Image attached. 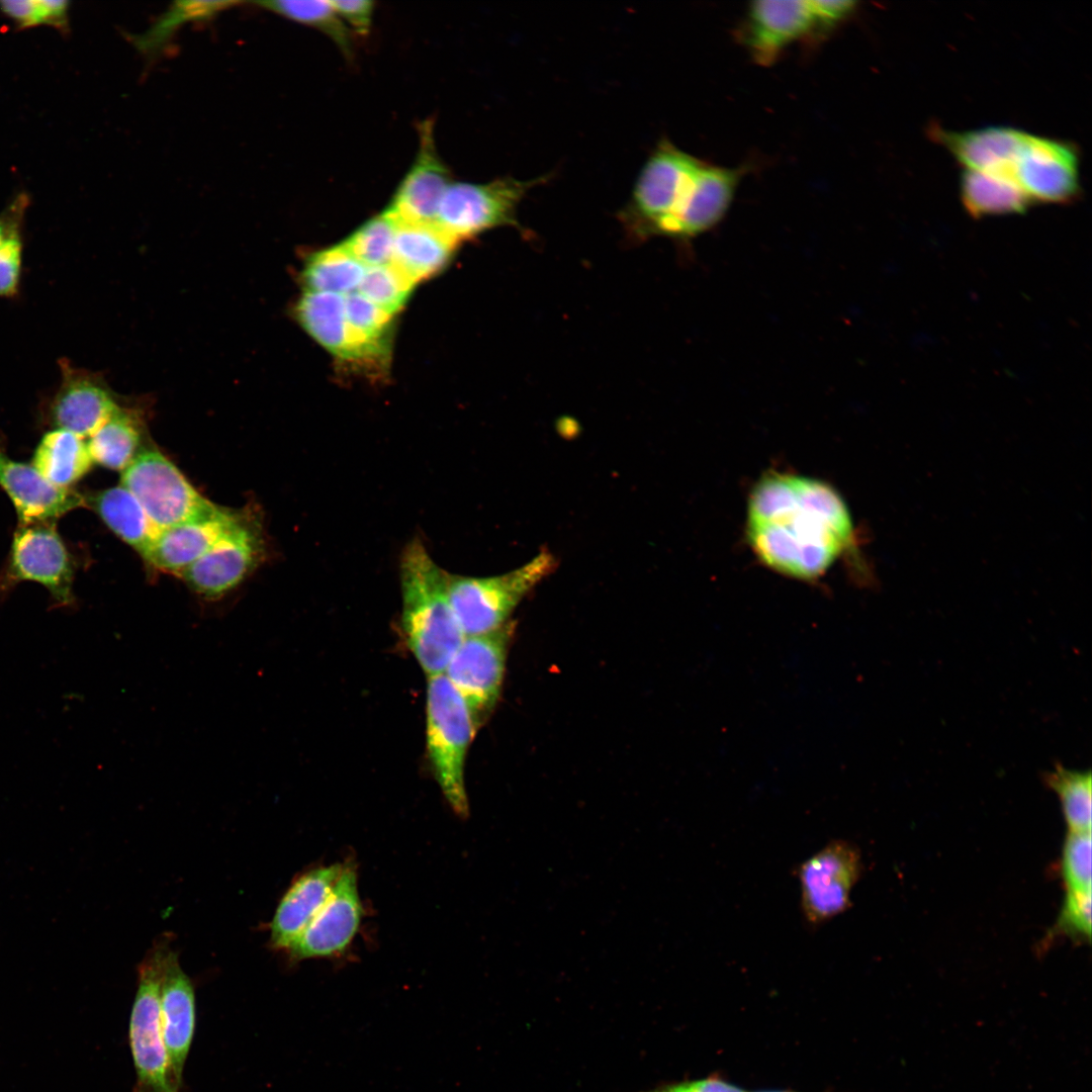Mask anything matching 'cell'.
Masks as SVG:
<instances>
[{
  "label": "cell",
  "instance_id": "1",
  "mask_svg": "<svg viewBox=\"0 0 1092 1092\" xmlns=\"http://www.w3.org/2000/svg\"><path fill=\"white\" fill-rule=\"evenodd\" d=\"M746 532L762 563L802 580L824 574L853 535L848 509L832 486L786 473L767 474L754 485Z\"/></svg>",
  "mask_w": 1092,
  "mask_h": 1092
},
{
  "label": "cell",
  "instance_id": "2",
  "mask_svg": "<svg viewBox=\"0 0 1092 1092\" xmlns=\"http://www.w3.org/2000/svg\"><path fill=\"white\" fill-rule=\"evenodd\" d=\"M399 578L400 625L407 648L427 676L443 674L465 637L446 596L444 569L415 539L400 557Z\"/></svg>",
  "mask_w": 1092,
  "mask_h": 1092
},
{
  "label": "cell",
  "instance_id": "3",
  "mask_svg": "<svg viewBox=\"0 0 1092 1092\" xmlns=\"http://www.w3.org/2000/svg\"><path fill=\"white\" fill-rule=\"evenodd\" d=\"M476 733L470 712L444 674L428 676L426 747L435 780L451 809L466 818L465 760Z\"/></svg>",
  "mask_w": 1092,
  "mask_h": 1092
},
{
  "label": "cell",
  "instance_id": "4",
  "mask_svg": "<svg viewBox=\"0 0 1092 1092\" xmlns=\"http://www.w3.org/2000/svg\"><path fill=\"white\" fill-rule=\"evenodd\" d=\"M556 565L542 551L525 565L505 574L472 577L444 570L445 592L464 636L483 634L509 622V617L540 580Z\"/></svg>",
  "mask_w": 1092,
  "mask_h": 1092
},
{
  "label": "cell",
  "instance_id": "5",
  "mask_svg": "<svg viewBox=\"0 0 1092 1092\" xmlns=\"http://www.w3.org/2000/svg\"><path fill=\"white\" fill-rule=\"evenodd\" d=\"M702 163L667 139L658 142L619 212L631 239L644 241L663 234Z\"/></svg>",
  "mask_w": 1092,
  "mask_h": 1092
},
{
  "label": "cell",
  "instance_id": "6",
  "mask_svg": "<svg viewBox=\"0 0 1092 1092\" xmlns=\"http://www.w3.org/2000/svg\"><path fill=\"white\" fill-rule=\"evenodd\" d=\"M169 949L161 940L138 970V990L131 1008L128 1039L136 1075L133 1092H179L173 1085L161 1023V981Z\"/></svg>",
  "mask_w": 1092,
  "mask_h": 1092
},
{
  "label": "cell",
  "instance_id": "7",
  "mask_svg": "<svg viewBox=\"0 0 1092 1092\" xmlns=\"http://www.w3.org/2000/svg\"><path fill=\"white\" fill-rule=\"evenodd\" d=\"M121 485L139 500L159 531L204 517L219 507L197 491L154 447H144L121 472Z\"/></svg>",
  "mask_w": 1092,
  "mask_h": 1092
},
{
  "label": "cell",
  "instance_id": "8",
  "mask_svg": "<svg viewBox=\"0 0 1092 1092\" xmlns=\"http://www.w3.org/2000/svg\"><path fill=\"white\" fill-rule=\"evenodd\" d=\"M548 176L519 180L511 176L486 183L453 181L447 188L435 222L460 242L499 226H519L518 205Z\"/></svg>",
  "mask_w": 1092,
  "mask_h": 1092
},
{
  "label": "cell",
  "instance_id": "9",
  "mask_svg": "<svg viewBox=\"0 0 1092 1092\" xmlns=\"http://www.w3.org/2000/svg\"><path fill=\"white\" fill-rule=\"evenodd\" d=\"M25 580L42 584L56 608L75 606L74 562L55 522L19 523L0 574V600Z\"/></svg>",
  "mask_w": 1092,
  "mask_h": 1092
},
{
  "label": "cell",
  "instance_id": "10",
  "mask_svg": "<svg viewBox=\"0 0 1092 1092\" xmlns=\"http://www.w3.org/2000/svg\"><path fill=\"white\" fill-rule=\"evenodd\" d=\"M514 627L509 621L493 631L465 636L443 672L464 700L476 731L499 698Z\"/></svg>",
  "mask_w": 1092,
  "mask_h": 1092
},
{
  "label": "cell",
  "instance_id": "11",
  "mask_svg": "<svg viewBox=\"0 0 1092 1092\" xmlns=\"http://www.w3.org/2000/svg\"><path fill=\"white\" fill-rule=\"evenodd\" d=\"M1012 174L1031 202L1069 204L1082 192L1080 152L1069 141L1026 132Z\"/></svg>",
  "mask_w": 1092,
  "mask_h": 1092
},
{
  "label": "cell",
  "instance_id": "12",
  "mask_svg": "<svg viewBox=\"0 0 1092 1092\" xmlns=\"http://www.w3.org/2000/svg\"><path fill=\"white\" fill-rule=\"evenodd\" d=\"M262 526L247 513L205 555L182 571L187 585L206 600H217L237 587L264 555Z\"/></svg>",
  "mask_w": 1092,
  "mask_h": 1092
},
{
  "label": "cell",
  "instance_id": "13",
  "mask_svg": "<svg viewBox=\"0 0 1092 1092\" xmlns=\"http://www.w3.org/2000/svg\"><path fill=\"white\" fill-rule=\"evenodd\" d=\"M860 868L857 849L844 840L829 842L799 867L801 906L809 923L828 921L849 907Z\"/></svg>",
  "mask_w": 1092,
  "mask_h": 1092
},
{
  "label": "cell",
  "instance_id": "14",
  "mask_svg": "<svg viewBox=\"0 0 1092 1092\" xmlns=\"http://www.w3.org/2000/svg\"><path fill=\"white\" fill-rule=\"evenodd\" d=\"M355 866L344 863L328 900L287 950L293 961L331 958L346 951L363 917Z\"/></svg>",
  "mask_w": 1092,
  "mask_h": 1092
},
{
  "label": "cell",
  "instance_id": "15",
  "mask_svg": "<svg viewBox=\"0 0 1092 1092\" xmlns=\"http://www.w3.org/2000/svg\"><path fill=\"white\" fill-rule=\"evenodd\" d=\"M452 182L450 169L436 146L433 121L424 120L419 126L417 156L386 209L400 220L434 222Z\"/></svg>",
  "mask_w": 1092,
  "mask_h": 1092
},
{
  "label": "cell",
  "instance_id": "16",
  "mask_svg": "<svg viewBox=\"0 0 1092 1092\" xmlns=\"http://www.w3.org/2000/svg\"><path fill=\"white\" fill-rule=\"evenodd\" d=\"M746 168L703 162L662 236L688 240L715 226L729 209Z\"/></svg>",
  "mask_w": 1092,
  "mask_h": 1092
},
{
  "label": "cell",
  "instance_id": "17",
  "mask_svg": "<svg viewBox=\"0 0 1092 1092\" xmlns=\"http://www.w3.org/2000/svg\"><path fill=\"white\" fill-rule=\"evenodd\" d=\"M61 383L50 407L55 429L90 437L120 405L105 381L96 373L77 368L63 359Z\"/></svg>",
  "mask_w": 1092,
  "mask_h": 1092
},
{
  "label": "cell",
  "instance_id": "18",
  "mask_svg": "<svg viewBox=\"0 0 1092 1092\" xmlns=\"http://www.w3.org/2000/svg\"><path fill=\"white\" fill-rule=\"evenodd\" d=\"M816 32L809 1L750 3L740 38L759 65L768 66L794 41Z\"/></svg>",
  "mask_w": 1092,
  "mask_h": 1092
},
{
  "label": "cell",
  "instance_id": "19",
  "mask_svg": "<svg viewBox=\"0 0 1092 1092\" xmlns=\"http://www.w3.org/2000/svg\"><path fill=\"white\" fill-rule=\"evenodd\" d=\"M244 514L218 507L209 515L162 530L144 558L155 568L179 575L234 529Z\"/></svg>",
  "mask_w": 1092,
  "mask_h": 1092
},
{
  "label": "cell",
  "instance_id": "20",
  "mask_svg": "<svg viewBox=\"0 0 1092 1092\" xmlns=\"http://www.w3.org/2000/svg\"><path fill=\"white\" fill-rule=\"evenodd\" d=\"M195 995L178 956L167 950L161 981V1023L171 1080L180 1092L185 1062L195 1030Z\"/></svg>",
  "mask_w": 1092,
  "mask_h": 1092
},
{
  "label": "cell",
  "instance_id": "21",
  "mask_svg": "<svg viewBox=\"0 0 1092 1092\" xmlns=\"http://www.w3.org/2000/svg\"><path fill=\"white\" fill-rule=\"evenodd\" d=\"M295 315L311 338L342 360L360 362L387 355V349L366 342L351 328L343 295L305 290L296 303Z\"/></svg>",
  "mask_w": 1092,
  "mask_h": 1092
},
{
  "label": "cell",
  "instance_id": "22",
  "mask_svg": "<svg viewBox=\"0 0 1092 1092\" xmlns=\"http://www.w3.org/2000/svg\"><path fill=\"white\" fill-rule=\"evenodd\" d=\"M928 136L943 147L966 170L1012 175L1026 131L1005 125L950 130L931 123Z\"/></svg>",
  "mask_w": 1092,
  "mask_h": 1092
},
{
  "label": "cell",
  "instance_id": "23",
  "mask_svg": "<svg viewBox=\"0 0 1092 1092\" xmlns=\"http://www.w3.org/2000/svg\"><path fill=\"white\" fill-rule=\"evenodd\" d=\"M0 486L13 503L19 523L56 522L84 507V495L46 480L31 465L11 459L0 447Z\"/></svg>",
  "mask_w": 1092,
  "mask_h": 1092
},
{
  "label": "cell",
  "instance_id": "24",
  "mask_svg": "<svg viewBox=\"0 0 1092 1092\" xmlns=\"http://www.w3.org/2000/svg\"><path fill=\"white\" fill-rule=\"evenodd\" d=\"M344 863L313 868L299 876L286 891L270 924V942L288 950L328 900Z\"/></svg>",
  "mask_w": 1092,
  "mask_h": 1092
},
{
  "label": "cell",
  "instance_id": "25",
  "mask_svg": "<svg viewBox=\"0 0 1092 1092\" xmlns=\"http://www.w3.org/2000/svg\"><path fill=\"white\" fill-rule=\"evenodd\" d=\"M459 242L435 221L396 218L392 261L416 284L439 272Z\"/></svg>",
  "mask_w": 1092,
  "mask_h": 1092
},
{
  "label": "cell",
  "instance_id": "26",
  "mask_svg": "<svg viewBox=\"0 0 1092 1092\" xmlns=\"http://www.w3.org/2000/svg\"><path fill=\"white\" fill-rule=\"evenodd\" d=\"M84 507L93 510L117 537L142 557L160 532L139 500L121 484L84 495Z\"/></svg>",
  "mask_w": 1092,
  "mask_h": 1092
},
{
  "label": "cell",
  "instance_id": "27",
  "mask_svg": "<svg viewBox=\"0 0 1092 1092\" xmlns=\"http://www.w3.org/2000/svg\"><path fill=\"white\" fill-rule=\"evenodd\" d=\"M960 195L973 218L1022 213L1032 203L1012 175L997 172L964 169Z\"/></svg>",
  "mask_w": 1092,
  "mask_h": 1092
},
{
  "label": "cell",
  "instance_id": "28",
  "mask_svg": "<svg viewBox=\"0 0 1092 1092\" xmlns=\"http://www.w3.org/2000/svg\"><path fill=\"white\" fill-rule=\"evenodd\" d=\"M92 464L84 439L62 429L48 432L32 458V466L37 472L60 488H70L90 470Z\"/></svg>",
  "mask_w": 1092,
  "mask_h": 1092
},
{
  "label": "cell",
  "instance_id": "29",
  "mask_svg": "<svg viewBox=\"0 0 1092 1092\" xmlns=\"http://www.w3.org/2000/svg\"><path fill=\"white\" fill-rule=\"evenodd\" d=\"M143 430L138 413L120 406L89 437L93 462L122 472L144 448Z\"/></svg>",
  "mask_w": 1092,
  "mask_h": 1092
},
{
  "label": "cell",
  "instance_id": "30",
  "mask_svg": "<svg viewBox=\"0 0 1092 1092\" xmlns=\"http://www.w3.org/2000/svg\"><path fill=\"white\" fill-rule=\"evenodd\" d=\"M239 4L238 1H175L145 31L130 34V41L140 53L153 57L164 50L185 23L209 20Z\"/></svg>",
  "mask_w": 1092,
  "mask_h": 1092
},
{
  "label": "cell",
  "instance_id": "31",
  "mask_svg": "<svg viewBox=\"0 0 1092 1092\" xmlns=\"http://www.w3.org/2000/svg\"><path fill=\"white\" fill-rule=\"evenodd\" d=\"M366 269L339 244L312 254L303 267L301 278L306 291L344 296L358 289Z\"/></svg>",
  "mask_w": 1092,
  "mask_h": 1092
},
{
  "label": "cell",
  "instance_id": "32",
  "mask_svg": "<svg viewBox=\"0 0 1092 1092\" xmlns=\"http://www.w3.org/2000/svg\"><path fill=\"white\" fill-rule=\"evenodd\" d=\"M1043 782L1059 798L1068 831H1091L1092 776L1090 770L1069 769L1057 762L1043 774Z\"/></svg>",
  "mask_w": 1092,
  "mask_h": 1092
},
{
  "label": "cell",
  "instance_id": "33",
  "mask_svg": "<svg viewBox=\"0 0 1092 1092\" xmlns=\"http://www.w3.org/2000/svg\"><path fill=\"white\" fill-rule=\"evenodd\" d=\"M255 5L287 18L291 21L312 27L329 36L351 58L353 55L352 32L341 20L331 1L325 0H270L256 1Z\"/></svg>",
  "mask_w": 1092,
  "mask_h": 1092
},
{
  "label": "cell",
  "instance_id": "34",
  "mask_svg": "<svg viewBox=\"0 0 1092 1092\" xmlns=\"http://www.w3.org/2000/svg\"><path fill=\"white\" fill-rule=\"evenodd\" d=\"M396 231V218L387 209L368 219L342 247L364 266L374 267L391 263Z\"/></svg>",
  "mask_w": 1092,
  "mask_h": 1092
},
{
  "label": "cell",
  "instance_id": "35",
  "mask_svg": "<svg viewBox=\"0 0 1092 1092\" xmlns=\"http://www.w3.org/2000/svg\"><path fill=\"white\" fill-rule=\"evenodd\" d=\"M415 284L393 263H388L368 267L357 292L393 315L404 305Z\"/></svg>",
  "mask_w": 1092,
  "mask_h": 1092
},
{
  "label": "cell",
  "instance_id": "36",
  "mask_svg": "<svg viewBox=\"0 0 1092 1092\" xmlns=\"http://www.w3.org/2000/svg\"><path fill=\"white\" fill-rule=\"evenodd\" d=\"M1091 831H1068L1060 862L1066 891H1091Z\"/></svg>",
  "mask_w": 1092,
  "mask_h": 1092
},
{
  "label": "cell",
  "instance_id": "37",
  "mask_svg": "<svg viewBox=\"0 0 1092 1092\" xmlns=\"http://www.w3.org/2000/svg\"><path fill=\"white\" fill-rule=\"evenodd\" d=\"M344 309L349 325L363 340L388 348L387 335L392 315L357 291L344 295Z\"/></svg>",
  "mask_w": 1092,
  "mask_h": 1092
},
{
  "label": "cell",
  "instance_id": "38",
  "mask_svg": "<svg viewBox=\"0 0 1092 1092\" xmlns=\"http://www.w3.org/2000/svg\"><path fill=\"white\" fill-rule=\"evenodd\" d=\"M1091 900V891H1066L1058 919L1045 939L1051 940L1059 935H1065L1070 938L1090 940Z\"/></svg>",
  "mask_w": 1092,
  "mask_h": 1092
},
{
  "label": "cell",
  "instance_id": "39",
  "mask_svg": "<svg viewBox=\"0 0 1092 1092\" xmlns=\"http://www.w3.org/2000/svg\"><path fill=\"white\" fill-rule=\"evenodd\" d=\"M22 255L23 243L18 231L0 246V297H11L18 291Z\"/></svg>",
  "mask_w": 1092,
  "mask_h": 1092
},
{
  "label": "cell",
  "instance_id": "40",
  "mask_svg": "<svg viewBox=\"0 0 1092 1092\" xmlns=\"http://www.w3.org/2000/svg\"><path fill=\"white\" fill-rule=\"evenodd\" d=\"M335 11L351 32L366 35L370 32L375 3L370 0H332Z\"/></svg>",
  "mask_w": 1092,
  "mask_h": 1092
},
{
  "label": "cell",
  "instance_id": "41",
  "mask_svg": "<svg viewBox=\"0 0 1092 1092\" xmlns=\"http://www.w3.org/2000/svg\"><path fill=\"white\" fill-rule=\"evenodd\" d=\"M816 25V31L830 30L845 21L857 9V2L848 0L809 1Z\"/></svg>",
  "mask_w": 1092,
  "mask_h": 1092
},
{
  "label": "cell",
  "instance_id": "42",
  "mask_svg": "<svg viewBox=\"0 0 1092 1092\" xmlns=\"http://www.w3.org/2000/svg\"><path fill=\"white\" fill-rule=\"evenodd\" d=\"M0 11L20 29L42 25L38 0L0 1Z\"/></svg>",
  "mask_w": 1092,
  "mask_h": 1092
},
{
  "label": "cell",
  "instance_id": "43",
  "mask_svg": "<svg viewBox=\"0 0 1092 1092\" xmlns=\"http://www.w3.org/2000/svg\"><path fill=\"white\" fill-rule=\"evenodd\" d=\"M644 1092H745L741 1088L719 1078L684 1081L661 1085Z\"/></svg>",
  "mask_w": 1092,
  "mask_h": 1092
},
{
  "label": "cell",
  "instance_id": "44",
  "mask_svg": "<svg viewBox=\"0 0 1092 1092\" xmlns=\"http://www.w3.org/2000/svg\"><path fill=\"white\" fill-rule=\"evenodd\" d=\"M42 25L53 26L63 32L68 30L70 2L64 0H38Z\"/></svg>",
  "mask_w": 1092,
  "mask_h": 1092
},
{
  "label": "cell",
  "instance_id": "45",
  "mask_svg": "<svg viewBox=\"0 0 1092 1092\" xmlns=\"http://www.w3.org/2000/svg\"><path fill=\"white\" fill-rule=\"evenodd\" d=\"M26 203L25 197L21 195L0 213V246L13 233L20 231Z\"/></svg>",
  "mask_w": 1092,
  "mask_h": 1092
},
{
  "label": "cell",
  "instance_id": "46",
  "mask_svg": "<svg viewBox=\"0 0 1092 1092\" xmlns=\"http://www.w3.org/2000/svg\"><path fill=\"white\" fill-rule=\"evenodd\" d=\"M755 1092H792V1091H785V1090H784V1091H781V1090H765V1091H755Z\"/></svg>",
  "mask_w": 1092,
  "mask_h": 1092
}]
</instances>
